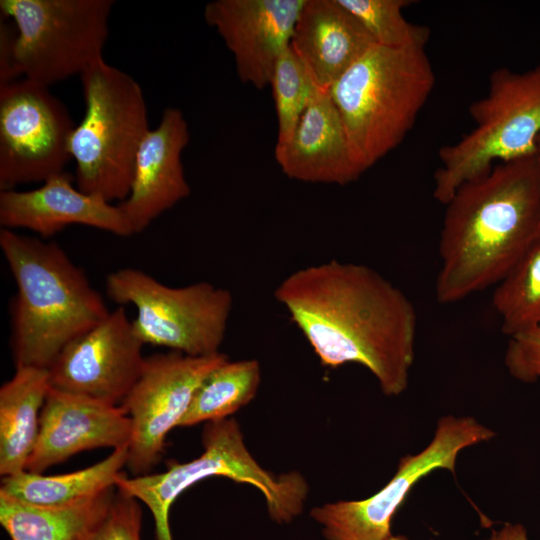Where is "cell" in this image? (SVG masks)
<instances>
[{
  "label": "cell",
  "instance_id": "6da1fadb",
  "mask_svg": "<svg viewBox=\"0 0 540 540\" xmlns=\"http://www.w3.org/2000/svg\"><path fill=\"white\" fill-rule=\"evenodd\" d=\"M323 366L357 363L386 396L408 386L417 315L406 294L363 264L330 260L300 268L274 291Z\"/></svg>",
  "mask_w": 540,
  "mask_h": 540
},
{
  "label": "cell",
  "instance_id": "7a4b0ae2",
  "mask_svg": "<svg viewBox=\"0 0 540 540\" xmlns=\"http://www.w3.org/2000/svg\"><path fill=\"white\" fill-rule=\"evenodd\" d=\"M446 206L435 284L442 304L498 284L540 235V154L496 163Z\"/></svg>",
  "mask_w": 540,
  "mask_h": 540
},
{
  "label": "cell",
  "instance_id": "3957f363",
  "mask_svg": "<svg viewBox=\"0 0 540 540\" xmlns=\"http://www.w3.org/2000/svg\"><path fill=\"white\" fill-rule=\"evenodd\" d=\"M0 248L17 287L10 307L15 367L48 369L110 311L85 271L57 243L1 228Z\"/></svg>",
  "mask_w": 540,
  "mask_h": 540
},
{
  "label": "cell",
  "instance_id": "277c9868",
  "mask_svg": "<svg viewBox=\"0 0 540 540\" xmlns=\"http://www.w3.org/2000/svg\"><path fill=\"white\" fill-rule=\"evenodd\" d=\"M425 47L374 44L328 89L362 174L403 141L433 90Z\"/></svg>",
  "mask_w": 540,
  "mask_h": 540
},
{
  "label": "cell",
  "instance_id": "5b68a950",
  "mask_svg": "<svg viewBox=\"0 0 540 540\" xmlns=\"http://www.w3.org/2000/svg\"><path fill=\"white\" fill-rule=\"evenodd\" d=\"M85 113L69 143L75 184L108 202L130 192L135 159L150 130L140 84L104 59L80 75Z\"/></svg>",
  "mask_w": 540,
  "mask_h": 540
},
{
  "label": "cell",
  "instance_id": "8992f818",
  "mask_svg": "<svg viewBox=\"0 0 540 540\" xmlns=\"http://www.w3.org/2000/svg\"><path fill=\"white\" fill-rule=\"evenodd\" d=\"M202 442V454L191 461H169L161 473L132 478L122 473L116 481L118 489L149 508L157 540H173L169 511L177 497L195 483L214 476L257 488L276 523H289L303 511L308 494L305 479L296 471L276 476L262 468L247 449L235 419L207 422Z\"/></svg>",
  "mask_w": 540,
  "mask_h": 540
},
{
  "label": "cell",
  "instance_id": "52a82bcc",
  "mask_svg": "<svg viewBox=\"0 0 540 540\" xmlns=\"http://www.w3.org/2000/svg\"><path fill=\"white\" fill-rule=\"evenodd\" d=\"M475 127L454 144L439 149L433 197L442 204L467 181L488 173L496 163L538 153L540 65L525 72L494 70L488 94L469 107Z\"/></svg>",
  "mask_w": 540,
  "mask_h": 540
},
{
  "label": "cell",
  "instance_id": "ba28073f",
  "mask_svg": "<svg viewBox=\"0 0 540 540\" xmlns=\"http://www.w3.org/2000/svg\"><path fill=\"white\" fill-rule=\"evenodd\" d=\"M107 296L136 308L132 320L143 344L189 356L219 353L233 307L229 290L209 282L167 286L136 268H121L106 277Z\"/></svg>",
  "mask_w": 540,
  "mask_h": 540
},
{
  "label": "cell",
  "instance_id": "9c48e42d",
  "mask_svg": "<svg viewBox=\"0 0 540 540\" xmlns=\"http://www.w3.org/2000/svg\"><path fill=\"white\" fill-rule=\"evenodd\" d=\"M113 0H1L13 21L19 77L50 86L103 58Z\"/></svg>",
  "mask_w": 540,
  "mask_h": 540
},
{
  "label": "cell",
  "instance_id": "30bf717a",
  "mask_svg": "<svg viewBox=\"0 0 540 540\" xmlns=\"http://www.w3.org/2000/svg\"><path fill=\"white\" fill-rule=\"evenodd\" d=\"M494 436L473 417L443 416L429 445L418 454L403 456L395 475L377 493L363 500L325 503L310 515L326 540H387L395 513L421 478L440 468L454 473L461 450Z\"/></svg>",
  "mask_w": 540,
  "mask_h": 540
},
{
  "label": "cell",
  "instance_id": "8fae6325",
  "mask_svg": "<svg viewBox=\"0 0 540 540\" xmlns=\"http://www.w3.org/2000/svg\"><path fill=\"white\" fill-rule=\"evenodd\" d=\"M74 128L48 86L28 78L0 85V191L64 172Z\"/></svg>",
  "mask_w": 540,
  "mask_h": 540
},
{
  "label": "cell",
  "instance_id": "7c38bea8",
  "mask_svg": "<svg viewBox=\"0 0 540 540\" xmlns=\"http://www.w3.org/2000/svg\"><path fill=\"white\" fill-rule=\"evenodd\" d=\"M228 359L221 352L195 357L172 351L146 357L121 403L132 423L127 466L135 476L148 474L160 461L168 433L179 427L196 390Z\"/></svg>",
  "mask_w": 540,
  "mask_h": 540
},
{
  "label": "cell",
  "instance_id": "4fadbf2b",
  "mask_svg": "<svg viewBox=\"0 0 540 540\" xmlns=\"http://www.w3.org/2000/svg\"><path fill=\"white\" fill-rule=\"evenodd\" d=\"M123 306L69 343L48 368L51 388L120 405L146 357Z\"/></svg>",
  "mask_w": 540,
  "mask_h": 540
},
{
  "label": "cell",
  "instance_id": "5bb4252c",
  "mask_svg": "<svg viewBox=\"0 0 540 540\" xmlns=\"http://www.w3.org/2000/svg\"><path fill=\"white\" fill-rule=\"evenodd\" d=\"M305 0H213L204 7L234 57L238 77L257 89L270 85L279 56L290 46Z\"/></svg>",
  "mask_w": 540,
  "mask_h": 540
},
{
  "label": "cell",
  "instance_id": "9a60e30c",
  "mask_svg": "<svg viewBox=\"0 0 540 540\" xmlns=\"http://www.w3.org/2000/svg\"><path fill=\"white\" fill-rule=\"evenodd\" d=\"M131 436V419L123 405L50 388L26 471L42 473L86 450L129 447Z\"/></svg>",
  "mask_w": 540,
  "mask_h": 540
},
{
  "label": "cell",
  "instance_id": "2e32d148",
  "mask_svg": "<svg viewBox=\"0 0 540 540\" xmlns=\"http://www.w3.org/2000/svg\"><path fill=\"white\" fill-rule=\"evenodd\" d=\"M190 141L187 121L179 108L164 109L160 122L141 142L128 197L119 202L134 234L191 193L182 152Z\"/></svg>",
  "mask_w": 540,
  "mask_h": 540
},
{
  "label": "cell",
  "instance_id": "e0dca14e",
  "mask_svg": "<svg viewBox=\"0 0 540 540\" xmlns=\"http://www.w3.org/2000/svg\"><path fill=\"white\" fill-rule=\"evenodd\" d=\"M66 171L29 191H0L1 228L29 229L49 238L73 224L85 225L121 237L134 235L119 205L79 190Z\"/></svg>",
  "mask_w": 540,
  "mask_h": 540
},
{
  "label": "cell",
  "instance_id": "ac0fdd59",
  "mask_svg": "<svg viewBox=\"0 0 540 540\" xmlns=\"http://www.w3.org/2000/svg\"><path fill=\"white\" fill-rule=\"evenodd\" d=\"M283 173L298 181L345 185L362 172L328 90L317 88L292 136L275 146Z\"/></svg>",
  "mask_w": 540,
  "mask_h": 540
},
{
  "label": "cell",
  "instance_id": "d6986e66",
  "mask_svg": "<svg viewBox=\"0 0 540 540\" xmlns=\"http://www.w3.org/2000/svg\"><path fill=\"white\" fill-rule=\"evenodd\" d=\"M375 43L338 0H305L290 46L314 84L328 90Z\"/></svg>",
  "mask_w": 540,
  "mask_h": 540
},
{
  "label": "cell",
  "instance_id": "ffe728a7",
  "mask_svg": "<svg viewBox=\"0 0 540 540\" xmlns=\"http://www.w3.org/2000/svg\"><path fill=\"white\" fill-rule=\"evenodd\" d=\"M51 388L47 368L17 367L0 388V474L26 471L35 447L40 416Z\"/></svg>",
  "mask_w": 540,
  "mask_h": 540
},
{
  "label": "cell",
  "instance_id": "44dd1931",
  "mask_svg": "<svg viewBox=\"0 0 540 540\" xmlns=\"http://www.w3.org/2000/svg\"><path fill=\"white\" fill-rule=\"evenodd\" d=\"M128 446L81 470L43 475L24 471L3 477L0 494L40 507H65L91 499L111 488L127 465Z\"/></svg>",
  "mask_w": 540,
  "mask_h": 540
},
{
  "label": "cell",
  "instance_id": "7402d4cb",
  "mask_svg": "<svg viewBox=\"0 0 540 540\" xmlns=\"http://www.w3.org/2000/svg\"><path fill=\"white\" fill-rule=\"evenodd\" d=\"M115 491L65 507L34 506L0 494V523L11 540H83Z\"/></svg>",
  "mask_w": 540,
  "mask_h": 540
},
{
  "label": "cell",
  "instance_id": "603a6c76",
  "mask_svg": "<svg viewBox=\"0 0 540 540\" xmlns=\"http://www.w3.org/2000/svg\"><path fill=\"white\" fill-rule=\"evenodd\" d=\"M260 382L261 367L257 360L228 359L198 387L179 427L228 418L255 397Z\"/></svg>",
  "mask_w": 540,
  "mask_h": 540
},
{
  "label": "cell",
  "instance_id": "cb8c5ba5",
  "mask_svg": "<svg viewBox=\"0 0 540 540\" xmlns=\"http://www.w3.org/2000/svg\"><path fill=\"white\" fill-rule=\"evenodd\" d=\"M492 303L509 338L540 325V235L497 284Z\"/></svg>",
  "mask_w": 540,
  "mask_h": 540
},
{
  "label": "cell",
  "instance_id": "d4e9b609",
  "mask_svg": "<svg viewBox=\"0 0 540 540\" xmlns=\"http://www.w3.org/2000/svg\"><path fill=\"white\" fill-rule=\"evenodd\" d=\"M270 85L277 115L276 145H280L292 136L318 87L291 46L277 59Z\"/></svg>",
  "mask_w": 540,
  "mask_h": 540
},
{
  "label": "cell",
  "instance_id": "484cf974",
  "mask_svg": "<svg viewBox=\"0 0 540 540\" xmlns=\"http://www.w3.org/2000/svg\"><path fill=\"white\" fill-rule=\"evenodd\" d=\"M366 28L375 43L390 48L426 44L428 28L408 22L402 14L408 0H338Z\"/></svg>",
  "mask_w": 540,
  "mask_h": 540
},
{
  "label": "cell",
  "instance_id": "4316f807",
  "mask_svg": "<svg viewBox=\"0 0 540 540\" xmlns=\"http://www.w3.org/2000/svg\"><path fill=\"white\" fill-rule=\"evenodd\" d=\"M139 501L116 487L114 496L83 540H141Z\"/></svg>",
  "mask_w": 540,
  "mask_h": 540
},
{
  "label": "cell",
  "instance_id": "83f0119b",
  "mask_svg": "<svg viewBox=\"0 0 540 540\" xmlns=\"http://www.w3.org/2000/svg\"><path fill=\"white\" fill-rule=\"evenodd\" d=\"M505 365L515 379L533 383L540 378V325L509 338Z\"/></svg>",
  "mask_w": 540,
  "mask_h": 540
},
{
  "label": "cell",
  "instance_id": "f1b7e54d",
  "mask_svg": "<svg viewBox=\"0 0 540 540\" xmlns=\"http://www.w3.org/2000/svg\"><path fill=\"white\" fill-rule=\"evenodd\" d=\"M0 14V85L18 80L15 45L17 30Z\"/></svg>",
  "mask_w": 540,
  "mask_h": 540
},
{
  "label": "cell",
  "instance_id": "f546056e",
  "mask_svg": "<svg viewBox=\"0 0 540 540\" xmlns=\"http://www.w3.org/2000/svg\"><path fill=\"white\" fill-rule=\"evenodd\" d=\"M483 540H529L527 530L521 523H504Z\"/></svg>",
  "mask_w": 540,
  "mask_h": 540
},
{
  "label": "cell",
  "instance_id": "4dcf8cb0",
  "mask_svg": "<svg viewBox=\"0 0 540 540\" xmlns=\"http://www.w3.org/2000/svg\"><path fill=\"white\" fill-rule=\"evenodd\" d=\"M387 540H411L403 535H391Z\"/></svg>",
  "mask_w": 540,
  "mask_h": 540
},
{
  "label": "cell",
  "instance_id": "1f68e13d",
  "mask_svg": "<svg viewBox=\"0 0 540 540\" xmlns=\"http://www.w3.org/2000/svg\"><path fill=\"white\" fill-rule=\"evenodd\" d=\"M537 148H538V153L540 154V135L537 139Z\"/></svg>",
  "mask_w": 540,
  "mask_h": 540
}]
</instances>
